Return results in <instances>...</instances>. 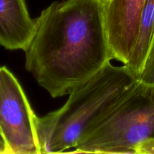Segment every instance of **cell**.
Returning a JSON list of instances; mask_svg holds the SVG:
<instances>
[{
	"mask_svg": "<svg viewBox=\"0 0 154 154\" xmlns=\"http://www.w3.org/2000/svg\"><path fill=\"white\" fill-rule=\"evenodd\" d=\"M25 68L52 98L69 92L113 60L105 0H60L36 18Z\"/></svg>",
	"mask_w": 154,
	"mask_h": 154,
	"instance_id": "6da1fadb",
	"label": "cell"
},
{
	"mask_svg": "<svg viewBox=\"0 0 154 154\" xmlns=\"http://www.w3.org/2000/svg\"><path fill=\"white\" fill-rule=\"evenodd\" d=\"M137 81L125 65L109 63L98 73L69 93L65 105L44 117L36 116L41 153L75 148L113 110Z\"/></svg>",
	"mask_w": 154,
	"mask_h": 154,
	"instance_id": "7a4b0ae2",
	"label": "cell"
},
{
	"mask_svg": "<svg viewBox=\"0 0 154 154\" xmlns=\"http://www.w3.org/2000/svg\"><path fill=\"white\" fill-rule=\"evenodd\" d=\"M154 137V87L137 81L94 130L74 148L76 153L136 154Z\"/></svg>",
	"mask_w": 154,
	"mask_h": 154,
	"instance_id": "3957f363",
	"label": "cell"
},
{
	"mask_svg": "<svg viewBox=\"0 0 154 154\" xmlns=\"http://www.w3.org/2000/svg\"><path fill=\"white\" fill-rule=\"evenodd\" d=\"M36 114L14 75L0 67V135L8 154H40Z\"/></svg>",
	"mask_w": 154,
	"mask_h": 154,
	"instance_id": "277c9868",
	"label": "cell"
},
{
	"mask_svg": "<svg viewBox=\"0 0 154 154\" xmlns=\"http://www.w3.org/2000/svg\"><path fill=\"white\" fill-rule=\"evenodd\" d=\"M146 0H105L106 25L113 60L125 65L135 42Z\"/></svg>",
	"mask_w": 154,
	"mask_h": 154,
	"instance_id": "5b68a950",
	"label": "cell"
},
{
	"mask_svg": "<svg viewBox=\"0 0 154 154\" xmlns=\"http://www.w3.org/2000/svg\"><path fill=\"white\" fill-rule=\"evenodd\" d=\"M36 29L25 0H0V45L8 50L25 51Z\"/></svg>",
	"mask_w": 154,
	"mask_h": 154,
	"instance_id": "8992f818",
	"label": "cell"
},
{
	"mask_svg": "<svg viewBox=\"0 0 154 154\" xmlns=\"http://www.w3.org/2000/svg\"><path fill=\"white\" fill-rule=\"evenodd\" d=\"M154 35V0H146L138 20L135 42L125 66L138 78Z\"/></svg>",
	"mask_w": 154,
	"mask_h": 154,
	"instance_id": "52a82bcc",
	"label": "cell"
},
{
	"mask_svg": "<svg viewBox=\"0 0 154 154\" xmlns=\"http://www.w3.org/2000/svg\"><path fill=\"white\" fill-rule=\"evenodd\" d=\"M137 81L154 87V35L144 66Z\"/></svg>",
	"mask_w": 154,
	"mask_h": 154,
	"instance_id": "ba28073f",
	"label": "cell"
},
{
	"mask_svg": "<svg viewBox=\"0 0 154 154\" xmlns=\"http://www.w3.org/2000/svg\"><path fill=\"white\" fill-rule=\"evenodd\" d=\"M136 154H154V137L139 144L136 148Z\"/></svg>",
	"mask_w": 154,
	"mask_h": 154,
	"instance_id": "9c48e42d",
	"label": "cell"
},
{
	"mask_svg": "<svg viewBox=\"0 0 154 154\" xmlns=\"http://www.w3.org/2000/svg\"><path fill=\"white\" fill-rule=\"evenodd\" d=\"M0 154H8L5 144L1 135H0Z\"/></svg>",
	"mask_w": 154,
	"mask_h": 154,
	"instance_id": "30bf717a",
	"label": "cell"
}]
</instances>
